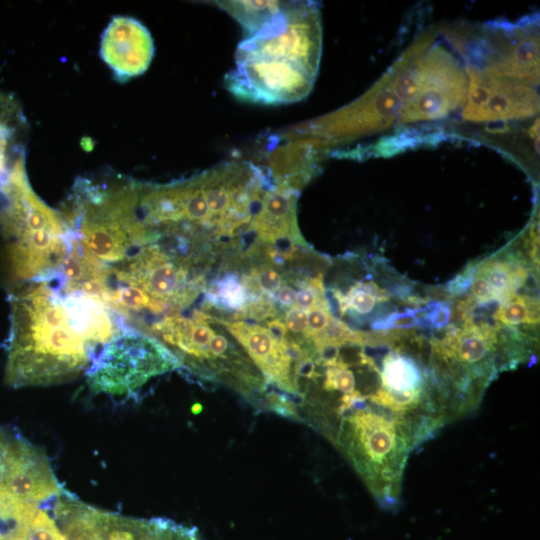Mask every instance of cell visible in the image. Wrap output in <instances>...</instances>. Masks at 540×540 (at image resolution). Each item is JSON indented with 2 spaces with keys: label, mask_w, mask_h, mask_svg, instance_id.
<instances>
[{
  "label": "cell",
  "mask_w": 540,
  "mask_h": 540,
  "mask_svg": "<svg viewBox=\"0 0 540 540\" xmlns=\"http://www.w3.org/2000/svg\"><path fill=\"white\" fill-rule=\"evenodd\" d=\"M479 36L470 45L468 54L484 66L480 70L531 86L538 83L536 20L521 21L516 25L495 23L484 27Z\"/></svg>",
  "instance_id": "7"
},
{
  "label": "cell",
  "mask_w": 540,
  "mask_h": 540,
  "mask_svg": "<svg viewBox=\"0 0 540 540\" xmlns=\"http://www.w3.org/2000/svg\"><path fill=\"white\" fill-rule=\"evenodd\" d=\"M68 247V229L62 216L31 189L24 219L5 246L7 271L13 285L58 271Z\"/></svg>",
  "instance_id": "6"
},
{
  "label": "cell",
  "mask_w": 540,
  "mask_h": 540,
  "mask_svg": "<svg viewBox=\"0 0 540 540\" xmlns=\"http://www.w3.org/2000/svg\"><path fill=\"white\" fill-rule=\"evenodd\" d=\"M243 346L265 381L275 384L295 407L302 406L296 391L294 363L286 352V342H278L266 327L242 321L218 320ZM288 337V336H287Z\"/></svg>",
  "instance_id": "10"
},
{
  "label": "cell",
  "mask_w": 540,
  "mask_h": 540,
  "mask_svg": "<svg viewBox=\"0 0 540 540\" xmlns=\"http://www.w3.org/2000/svg\"><path fill=\"white\" fill-rule=\"evenodd\" d=\"M471 296L477 303H486L496 298V293L491 288L487 280L476 271L472 284L470 286Z\"/></svg>",
  "instance_id": "21"
},
{
  "label": "cell",
  "mask_w": 540,
  "mask_h": 540,
  "mask_svg": "<svg viewBox=\"0 0 540 540\" xmlns=\"http://www.w3.org/2000/svg\"><path fill=\"white\" fill-rule=\"evenodd\" d=\"M403 77L400 123L447 117L465 103L468 78L456 58L428 39L412 46L399 60Z\"/></svg>",
  "instance_id": "4"
},
{
  "label": "cell",
  "mask_w": 540,
  "mask_h": 540,
  "mask_svg": "<svg viewBox=\"0 0 540 540\" xmlns=\"http://www.w3.org/2000/svg\"><path fill=\"white\" fill-rule=\"evenodd\" d=\"M322 48L320 11L310 1H279L274 11L244 34L235 65L225 76L237 99L283 105L307 97L317 78Z\"/></svg>",
  "instance_id": "2"
},
{
  "label": "cell",
  "mask_w": 540,
  "mask_h": 540,
  "mask_svg": "<svg viewBox=\"0 0 540 540\" xmlns=\"http://www.w3.org/2000/svg\"><path fill=\"white\" fill-rule=\"evenodd\" d=\"M425 310L430 328L442 329L449 325L450 304L448 302L430 301L425 305Z\"/></svg>",
  "instance_id": "18"
},
{
  "label": "cell",
  "mask_w": 540,
  "mask_h": 540,
  "mask_svg": "<svg viewBox=\"0 0 540 540\" xmlns=\"http://www.w3.org/2000/svg\"><path fill=\"white\" fill-rule=\"evenodd\" d=\"M526 298L515 295L511 300L503 303L494 315V319L503 325L516 327L527 320Z\"/></svg>",
  "instance_id": "15"
},
{
  "label": "cell",
  "mask_w": 540,
  "mask_h": 540,
  "mask_svg": "<svg viewBox=\"0 0 540 540\" xmlns=\"http://www.w3.org/2000/svg\"><path fill=\"white\" fill-rule=\"evenodd\" d=\"M332 439L384 508L398 505L413 441L396 417L368 399L354 401L338 415Z\"/></svg>",
  "instance_id": "3"
},
{
  "label": "cell",
  "mask_w": 540,
  "mask_h": 540,
  "mask_svg": "<svg viewBox=\"0 0 540 540\" xmlns=\"http://www.w3.org/2000/svg\"><path fill=\"white\" fill-rule=\"evenodd\" d=\"M427 370L411 356L391 349L379 367L380 388L388 394L398 395L429 391L433 385Z\"/></svg>",
  "instance_id": "11"
},
{
  "label": "cell",
  "mask_w": 540,
  "mask_h": 540,
  "mask_svg": "<svg viewBox=\"0 0 540 540\" xmlns=\"http://www.w3.org/2000/svg\"><path fill=\"white\" fill-rule=\"evenodd\" d=\"M476 271L477 264H468L463 271L457 274L445 286L449 294L452 297L465 294L472 284Z\"/></svg>",
  "instance_id": "19"
},
{
  "label": "cell",
  "mask_w": 540,
  "mask_h": 540,
  "mask_svg": "<svg viewBox=\"0 0 540 540\" xmlns=\"http://www.w3.org/2000/svg\"><path fill=\"white\" fill-rule=\"evenodd\" d=\"M59 495L40 507L20 540H64L53 516V506Z\"/></svg>",
  "instance_id": "14"
},
{
  "label": "cell",
  "mask_w": 540,
  "mask_h": 540,
  "mask_svg": "<svg viewBox=\"0 0 540 540\" xmlns=\"http://www.w3.org/2000/svg\"><path fill=\"white\" fill-rule=\"evenodd\" d=\"M266 328L278 342H285L287 340V328L279 318L267 321Z\"/></svg>",
  "instance_id": "23"
},
{
  "label": "cell",
  "mask_w": 540,
  "mask_h": 540,
  "mask_svg": "<svg viewBox=\"0 0 540 540\" xmlns=\"http://www.w3.org/2000/svg\"><path fill=\"white\" fill-rule=\"evenodd\" d=\"M468 90L463 118L473 122L525 119L538 113L539 98L526 83L466 68Z\"/></svg>",
  "instance_id": "8"
},
{
  "label": "cell",
  "mask_w": 540,
  "mask_h": 540,
  "mask_svg": "<svg viewBox=\"0 0 540 540\" xmlns=\"http://www.w3.org/2000/svg\"><path fill=\"white\" fill-rule=\"evenodd\" d=\"M8 300L4 382L12 388L50 386L85 375L121 331L104 303L63 291L55 278L14 285Z\"/></svg>",
  "instance_id": "1"
},
{
  "label": "cell",
  "mask_w": 540,
  "mask_h": 540,
  "mask_svg": "<svg viewBox=\"0 0 540 540\" xmlns=\"http://www.w3.org/2000/svg\"><path fill=\"white\" fill-rule=\"evenodd\" d=\"M180 368L162 343L126 326L104 346L85 377L93 394L124 401L138 397L151 379Z\"/></svg>",
  "instance_id": "5"
},
{
  "label": "cell",
  "mask_w": 540,
  "mask_h": 540,
  "mask_svg": "<svg viewBox=\"0 0 540 540\" xmlns=\"http://www.w3.org/2000/svg\"><path fill=\"white\" fill-rule=\"evenodd\" d=\"M278 302L284 307H293L296 301V290L289 285H284L276 292Z\"/></svg>",
  "instance_id": "24"
},
{
  "label": "cell",
  "mask_w": 540,
  "mask_h": 540,
  "mask_svg": "<svg viewBox=\"0 0 540 540\" xmlns=\"http://www.w3.org/2000/svg\"><path fill=\"white\" fill-rule=\"evenodd\" d=\"M284 324L292 333L305 336L308 328V311L293 306L286 311Z\"/></svg>",
  "instance_id": "20"
},
{
  "label": "cell",
  "mask_w": 540,
  "mask_h": 540,
  "mask_svg": "<svg viewBox=\"0 0 540 540\" xmlns=\"http://www.w3.org/2000/svg\"><path fill=\"white\" fill-rule=\"evenodd\" d=\"M247 301V293L242 284L233 274L226 275L216 281L208 291V302L226 309L240 311Z\"/></svg>",
  "instance_id": "13"
},
{
  "label": "cell",
  "mask_w": 540,
  "mask_h": 540,
  "mask_svg": "<svg viewBox=\"0 0 540 540\" xmlns=\"http://www.w3.org/2000/svg\"><path fill=\"white\" fill-rule=\"evenodd\" d=\"M418 326L414 309H406L404 312H393L384 317L375 319L371 327L374 330L412 329Z\"/></svg>",
  "instance_id": "16"
},
{
  "label": "cell",
  "mask_w": 540,
  "mask_h": 540,
  "mask_svg": "<svg viewBox=\"0 0 540 540\" xmlns=\"http://www.w3.org/2000/svg\"><path fill=\"white\" fill-rule=\"evenodd\" d=\"M332 315L329 310L322 306H314L308 310V328L305 338L312 341L321 334L328 326Z\"/></svg>",
  "instance_id": "17"
},
{
  "label": "cell",
  "mask_w": 540,
  "mask_h": 540,
  "mask_svg": "<svg viewBox=\"0 0 540 540\" xmlns=\"http://www.w3.org/2000/svg\"><path fill=\"white\" fill-rule=\"evenodd\" d=\"M424 291L425 297L430 301L450 303L454 298L449 294L445 286H426Z\"/></svg>",
  "instance_id": "22"
},
{
  "label": "cell",
  "mask_w": 540,
  "mask_h": 540,
  "mask_svg": "<svg viewBox=\"0 0 540 540\" xmlns=\"http://www.w3.org/2000/svg\"><path fill=\"white\" fill-rule=\"evenodd\" d=\"M477 272L487 280L502 304L516 295L511 287L510 266L501 255L482 261L477 265Z\"/></svg>",
  "instance_id": "12"
},
{
  "label": "cell",
  "mask_w": 540,
  "mask_h": 540,
  "mask_svg": "<svg viewBox=\"0 0 540 540\" xmlns=\"http://www.w3.org/2000/svg\"><path fill=\"white\" fill-rule=\"evenodd\" d=\"M153 55V39L140 21L127 16L112 18L101 37L100 56L117 80L124 82L143 74Z\"/></svg>",
  "instance_id": "9"
}]
</instances>
